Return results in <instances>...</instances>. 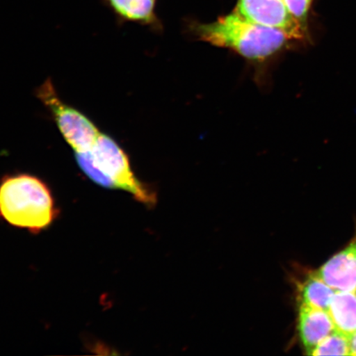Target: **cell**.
Segmentation results:
<instances>
[{
	"label": "cell",
	"mask_w": 356,
	"mask_h": 356,
	"mask_svg": "<svg viewBox=\"0 0 356 356\" xmlns=\"http://www.w3.org/2000/svg\"><path fill=\"white\" fill-rule=\"evenodd\" d=\"M336 291V289L320 277L318 273H311L301 284L300 304L328 312Z\"/></svg>",
	"instance_id": "30bf717a"
},
{
	"label": "cell",
	"mask_w": 356,
	"mask_h": 356,
	"mask_svg": "<svg viewBox=\"0 0 356 356\" xmlns=\"http://www.w3.org/2000/svg\"><path fill=\"white\" fill-rule=\"evenodd\" d=\"M38 99L51 111L62 136L74 154L86 152L99 138L101 131L90 119L60 99L50 79L37 91Z\"/></svg>",
	"instance_id": "277c9868"
},
{
	"label": "cell",
	"mask_w": 356,
	"mask_h": 356,
	"mask_svg": "<svg viewBox=\"0 0 356 356\" xmlns=\"http://www.w3.org/2000/svg\"><path fill=\"white\" fill-rule=\"evenodd\" d=\"M49 186L28 173L8 175L0 181V218L17 228L39 233L57 217Z\"/></svg>",
	"instance_id": "6da1fadb"
},
{
	"label": "cell",
	"mask_w": 356,
	"mask_h": 356,
	"mask_svg": "<svg viewBox=\"0 0 356 356\" xmlns=\"http://www.w3.org/2000/svg\"><path fill=\"white\" fill-rule=\"evenodd\" d=\"M81 171L102 188L127 191L147 206L155 202V195L133 172L126 153L113 138L101 132L86 152L75 154Z\"/></svg>",
	"instance_id": "3957f363"
},
{
	"label": "cell",
	"mask_w": 356,
	"mask_h": 356,
	"mask_svg": "<svg viewBox=\"0 0 356 356\" xmlns=\"http://www.w3.org/2000/svg\"><path fill=\"white\" fill-rule=\"evenodd\" d=\"M317 273L336 291L356 292V237Z\"/></svg>",
	"instance_id": "8992f818"
},
{
	"label": "cell",
	"mask_w": 356,
	"mask_h": 356,
	"mask_svg": "<svg viewBox=\"0 0 356 356\" xmlns=\"http://www.w3.org/2000/svg\"><path fill=\"white\" fill-rule=\"evenodd\" d=\"M121 21L149 24L154 19L156 0H100Z\"/></svg>",
	"instance_id": "9c48e42d"
},
{
	"label": "cell",
	"mask_w": 356,
	"mask_h": 356,
	"mask_svg": "<svg viewBox=\"0 0 356 356\" xmlns=\"http://www.w3.org/2000/svg\"><path fill=\"white\" fill-rule=\"evenodd\" d=\"M350 338L334 330L316 346L310 355H350Z\"/></svg>",
	"instance_id": "8fae6325"
},
{
	"label": "cell",
	"mask_w": 356,
	"mask_h": 356,
	"mask_svg": "<svg viewBox=\"0 0 356 356\" xmlns=\"http://www.w3.org/2000/svg\"><path fill=\"white\" fill-rule=\"evenodd\" d=\"M328 313L335 330L350 338L356 332V292L337 291Z\"/></svg>",
	"instance_id": "ba28073f"
},
{
	"label": "cell",
	"mask_w": 356,
	"mask_h": 356,
	"mask_svg": "<svg viewBox=\"0 0 356 356\" xmlns=\"http://www.w3.org/2000/svg\"><path fill=\"white\" fill-rule=\"evenodd\" d=\"M197 33L203 41L225 47L250 60H264L282 50L289 39L278 29L255 24L238 13L199 25Z\"/></svg>",
	"instance_id": "7a4b0ae2"
},
{
	"label": "cell",
	"mask_w": 356,
	"mask_h": 356,
	"mask_svg": "<svg viewBox=\"0 0 356 356\" xmlns=\"http://www.w3.org/2000/svg\"><path fill=\"white\" fill-rule=\"evenodd\" d=\"M235 11L255 24L282 31L289 39L305 37L284 0H238Z\"/></svg>",
	"instance_id": "5b68a950"
},
{
	"label": "cell",
	"mask_w": 356,
	"mask_h": 356,
	"mask_svg": "<svg viewBox=\"0 0 356 356\" xmlns=\"http://www.w3.org/2000/svg\"><path fill=\"white\" fill-rule=\"evenodd\" d=\"M292 15L299 22L302 31L307 34L308 16L313 0H284Z\"/></svg>",
	"instance_id": "7c38bea8"
},
{
	"label": "cell",
	"mask_w": 356,
	"mask_h": 356,
	"mask_svg": "<svg viewBox=\"0 0 356 356\" xmlns=\"http://www.w3.org/2000/svg\"><path fill=\"white\" fill-rule=\"evenodd\" d=\"M298 330L306 354L310 355L316 346L335 330V327L327 311L300 304Z\"/></svg>",
	"instance_id": "52a82bcc"
},
{
	"label": "cell",
	"mask_w": 356,
	"mask_h": 356,
	"mask_svg": "<svg viewBox=\"0 0 356 356\" xmlns=\"http://www.w3.org/2000/svg\"><path fill=\"white\" fill-rule=\"evenodd\" d=\"M350 355L356 356V332L350 337Z\"/></svg>",
	"instance_id": "4fadbf2b"
}]
</instances>
